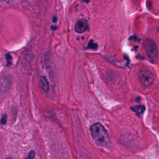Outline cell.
I'll return each mask as SVG.
<instances>
[{
    "label": "cell",
    "mask_w": 159,
    "mask_h": 159,
    "mask_svg": "<svg viewBox=\"0 0 159 159\" xmlns=\"http://www.w3.org/2000/svg\"><path fill=\"white\" fill-rule=\"evenodd\" d=\"M139 80L144 86H150L154 80L153 75L148 70H142L139 73Z\"/></svg>",
    "instance_id": "cell-2"
},
{
    "label": "cell",
    "mask_w": 159,
    "mask_h": 159,
    "mask_svg": "<svg viewBox=\"0 0 159 159\" xmlns=\"http://www.w3.org/2000/svg\"><path fill=\"white\" fill-rule=\"evenodd\" d=\"M88 29H89V24L86 19H79L76 22L75 27V30L77 33L81 34Z\"/></svg>",
    "instance_id": "cell-4"
},
{
    "label": "cell",
    "mask_w": 159,
    "mask_h": 159,
    "mask_svg": "<svg viewBox=\"0 0 159 159\" xmlns=\"http://www.w3.org/2000/svg\"><path fill=\"white\" fill-rule=\"evenodd\" d=\"M145 47L148 55L152 59H155L157 56V48L154 42L152 40H147Z\"/></svg>",
    "instance_id": "cell-3"
},
{
    "label": "cell",
    "mask_w": 159,
    "mask_h": 159,
    "mask_svg": "<svg viewBox=\"0 0 159 159\" xmlns=\"http://www.w3.org/2000/svg\"><path fill=\"white\" fill-rule=\"evenodd\" d=\"M131 109L138 115L142 114L145 111V107L143 105H137L131 107Z\"/></svg>",
    "instance_id": "cell-6"
},
{
    "label": "cell",
    "mask_w": 159,
    "mask_h": 159,
    "mask_svg": "<svg viewBox=\"0 0 159 159\" xmlns=\"http://www.w3.org/2000/svg\"><path fill=\"white\" fill-rule=\"evenodd\" d=\"M90 132L93 139L99 145H106L109 138L107 132L104 126L100 123H95L90 127Z\"/></svg>",
    "instance_id": "cell-1"
},
{
    "label": "cell",
    "mask_w": 159,
    "mask_h": 159,
    "mask_svg": "<svg viewBox=\"0 0 159 159\" xmlns=\"http://www.w3.org/2000/svg\"><path fill=\"white\" fill-rule=\"evenodd\" d=\"M39 84L41 89L47 93L49 90V83L47 78L44 76H42L39 78Z\"/></svg>",
    "instance_id": "cell-5"
},
{
    "label": "cell",
    "mask_w": 159,
    "mask_h": 159,
    "mask_svg": "<svg viewBox=\"0 0 159 159\" xmlns=\"http://www.w3.org/2000/svg\"><path fill=\"white\" fill-rule=\"evenodd\" d=\"M35 152L34 150H32L29 153V154L27 155V156L25 159H34L35 157Z\"/></svg>",
    "instance_id": "cell-8"
},
{
    "label": "cell",
    "mask_w": 159,
    "mask_h": 159,
    "mask_svg": "<svg viewBox=\"0 0 159 159\" xmlns=\"http://www.w3.org/2000/svg\"><path fill=\"white\" fill-rule=\"evenodd\" d=\"M6 121H7V116L4 114L2 117H1V123L2 124H5L6 123Z\"/></svg>",
    "instance_id": "cell-10"
},
{
    "label": "cell",
    "mask_w": 159,
    "mask_h": 159,
    "mask_svg": "<svg viewBox=\"0 0 159 159\" xmlns=\"http://www.w3.org/2000/svg\"><path fill=\"white\" fill-rule=\"evenodd\" d=\"M6 58L7 60V65H11L12 64V56L10 54H6Z\"/></svg>",
    "instance_id": "cell-9"
},
{
    "label": "cell",
    "mask_w": 159,
    "mask_h": 159,
    "mask_svg": "<svg viewBox=\"0 0 159 159\" xmlns=\"http://www.w3.org/2000/svg\"><path fill=\"white\" fill-rule=\"evenodd\" d=\"M88 48H90V49H92V50H96L98 48V44L94 43L93 42V40H90L89 43H88Z\"/></svg>",
    "instance_id": "cell-7"
}]
</instances>
